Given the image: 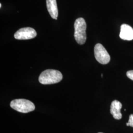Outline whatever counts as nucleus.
<instances>
[{"label": "nucleus", "mask_w": 133, "mask_h": 133, "mask_svg": "<svg viewBox=\"0 0 133 133\" xmlns=\"http://www.w3.org/2000/svg\"><path fill=\"white\" fill-rule=\"evenodd\" d=\"M63 76L59 71L52 69L43 71L38 77L39 82L42 84H52L59 82L62 81Z\"/></svg>", "instance_id": "1"}, {"label": "nucleus", "mask_w": 133, "mask_h": 133, "mask_svg": "<svg viewBox=\"0 0 133 133\" xmlns=\"http://www.w3.org/2000/svg\"><path fill=\"white\" fill-rule=\"evenodd\" d=\"M75 33L74 37L76 42L81 45L85 43L86 40V23L83 18L76 19L74 24Z\"/></svg>", "instance_id": "2"}, {"label": "nucleus", "mask_w": 133, "mask_h": 133, "mask_svg": "<svg viewBox=\"0 0 133 133\" xmlns=\"http://www.w3.org/2000/svg\"><path fill=\"white\" fill-rule=\"evenodd\" d=\"M10 106L14 110L24 114L31 112L35 109L33 103L24 99L12 100L10 103Z\"/></svg>", "instance_id": "3"}, {"label": "nucleus", "mask_w": 133, "mask_h": 133, "mask_svg": "<svg viewBox=\"0 0 133 133\" xmlns=\"http://www.w3.org/2000/svg\"><path fill=\"white\" fill-rule=\"evenodd\" d=\"M94 55L96 60L101 64L105 65L109 63L110 57L104 46L97 43L94 48Z\"/></svg>", "instance_id": "4"}, {"label": "nucleus", "mask_w": 133, "mask_h": 133, "mask_svg": "<svg viewBox=\"0 0 133 133\" xmlns=\"http://www.w3.org/2000/svg\"><path fill=\"white\" fill-rule=\"evenodd\" d=\"M37 32L35 29L31 27L20 29L14 34V38L19 40H26L35 38Z\"/></svg>", "instance_id": "5"}, {"label": "nucleus", "mask_w": 133, "mask_h": 133, "mask_svg": "<svg viewBox=\"0 0 133 133\" xmlns=\"http://www.w3.org/2000/svg\"><path fill=\"white\" fill-rule=\"evenodd\" d=\"M120 38L127 41H132L133 39V29L127 24H122L121 26Z\"/></svg>", "instance_id": "6"}, {"label": "nucleus", "mask_w": 133, "mask_h": 133, "mask_svg": "<svg viewBox=\"0 0 133 133\" xmlns=\"http://www.w3.org/2000/svg\"><path fill=\"white\" fill-rule=\"evenodd\" d=\"M122 107V104L118 101L114 100L112 102L110 105V112L114 119L119 120L122 118V115L121 112Z\"/></svg>", "instance_id": "7"}, {"label": "nucleus", "mask_w": 133, "mask_h": 133, "mask_svg": "<svg viewBox=\"0 0 133 133\" xmlns=\"http://www.w3.org/2000/svg\"><path fill=\"white\" fill-rule=\"evenodd\" d=\"M48 11L53 19H57L58 10L56 0H46Z\"/></svg>", "instance_id": "8"}, {"label": "nucleus", "mask_w": 133, "mask_h": 133, "mask_svg": "<svg viewBox=\"0 0 133 133\" xmlns=\"http://www.w3.org/2000/svg\"><path fill=\"white\" fill-rule=\"evenodd\" d=\"M127 126H131L133 127V114H131L129 116V122L126 123Z\"/></svg>", "instance_id": "9"}, {"label": "nucleus", "mask_w": 133, "mask_h": 133, "mask_svg": "<svg viewBox=\"0 0 133 133\" xmlns=\"http://www.w3.org/2000/svg\"><path fill=\"white\" fill-rule=\"evenodd\" d=\"M126 75L128 78L133 81V70H131L127 71L126 73Z\"/></svg>", "instance_id": "10"}, {"label": "nucleus", "mask_w": 133, "mask_h": 133, "mask_svg": "<svg viewBox=\"0 0 133 133\" xmlns=\"http://www.w3.org/2000/svg\"><path fill=\"white\" fill-rule=\"evenodd\" d=\"M1 7H2V4H0V8H1Z\"/></svg>", "instance_id": "11"}, {"label": "nucleus", "mask_w": 133, "mask_h": 133, "mask_svg": "<svg viewBox=\"0 0 133 133\" xmlns=\"http://www.w3.org/2000/svg\"><path fill=\"white\" fill-rule=\"evenodd\" d=\"M103 74H102V75H101V76H102V77H103Z\"/></svg>", "instance_id": "12"}, {"label": "nucleus", "mask_w": 133, "mask_h": 133, "mask_svg": "<svg viewBox=\"0 0 133 133\" xmlns=\"http://www.w3.org/2000/svg\"></svg>", "instance_id": "13"}]
</instances>
